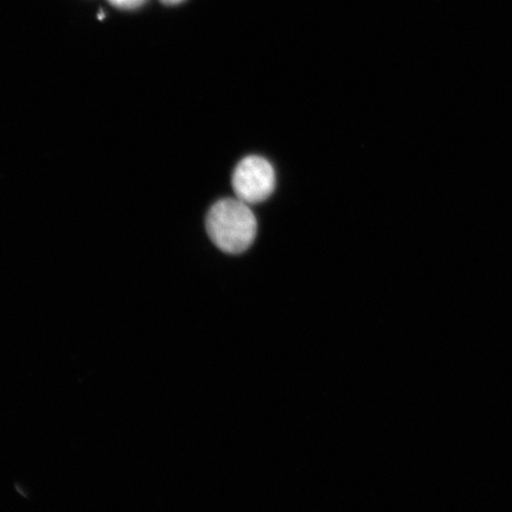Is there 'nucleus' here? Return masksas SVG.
<instances>
[{"label":"nucleus","mask_w":512,"mask_h":512,"mask_svg":"<svg viewBox=\"0 0 512 512\" xmlns=\"http://www.w3.org/2000/svg\"><path fill=\"white\" fill-rule=\"evenodd\" d=\"M207 232L222 252L240 254L253 245L258 222L249 204L239 198H224L209 210Z\"/></svg>","instance_id":"nucleus-1"},{"label":"nucleus","mask_w":512,"mask_h":512,"mask_svg":"<svg viewBox=\"0 0 512 512\" xmlns=\"http://www.w3.org/2000/svg\"><path fill=\"white\" fill-rule=\"evenodd\" d=\"M236 198L247 204L264 202L273 194L275 171L268 160L259 156L243 158L232 177Z\"/></svg>","instance_id":"nucleus-2"},{"label":"nucleus","mask_w":512,"mask_h":512,"mask_svg":"<svg viewBox=\"0 0 512 512\" xmlns=\"http://www.w3.org/2000/svg\"><path fill=\"white\" fill-rule=\"evenodd\" d=\"M108 2L121 10H134L143 6L147 0H108Z\"/></svg>","instance_id":"nucleus-3"},{"label":"nucleus","mask_w":512,"mask_h":512,"mask_svg":"<svg viewBox=\"0 0 512 512\" xmlns=\"http://www.w3.org/2000/svg\"><path fill=\"white\" fill-rule=\"evenodd\" d=\"M160 2L166 5H177L184 2V0H160Z\"/></svg>","instance_id":"nucleus-4"}]
</instances>
